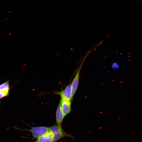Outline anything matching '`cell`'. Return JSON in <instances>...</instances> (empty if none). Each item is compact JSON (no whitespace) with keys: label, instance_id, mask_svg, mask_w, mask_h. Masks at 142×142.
I'll return each instance as SVG.
<instances>
[{"label":"cell","instance_id":"cell-1","mask_svg":"<svg viewBox=\"0 0 142 142\" xmlns=\"http://www.w3.org/2000/svg\"><path fill=\"white\" fill-rule=\"evenodd\" d=\"M50 132L52 134L54 140L58 141L63 138L68 137L75 141L74 136L67 133L62 129L61 125H55L49 127Z\"/></svg>","mask_w":142,"mask_h":142},{"label":"cell","instance_id":"cell-2","mask_svg":"<svg viewBox=\"0 0 142 142\" xmlns=\"http://www.w3.org/2000/svg\"><path fill=\"white\" fill-rule=\"evenodd\" d=\"M31 127V128L30 129H23L15 126L13 127L14 129L16 130L30 132L33 138L36 139L50 132L49 127L44 126Z\"/></svg>","mask_w":142,"mask_h":142},{"label":"cell","instance_id":"cell-3","mask_svg":"<svg viewBox=\"0 0 142 142\" xmlns=\"http://www.w3.org/2000/svg\"><path fill=\"white\" fill-rule=\"evenodd\" d=\"M96 47H97L95 46L94 47L89 50L87 52L84 57L83 59L78 68L77 70L75 76L71 84L72 89V93L73 97L74 95L76 93L78 87L79 83L80 73L83 63L85 59L89 54Z\"/></svg>","mask_w":142,"mask_h":142},{"label":"cell","instance_id":"cell-4","mask_svg":"<svg viewBox=\"0 0 142 142\" xmlns=\"http://www.w3.org/2000/svg\"><path fill=\"white\" fill-rule=\"evenodd\" d=\"M55 94L60 96L61 99L71 101L73 97L71 84L67 86L63 90L60 92H56Z\"/></svg>","mask_w":142,"mask_h":142},{"label":"cell","instance_id":"cell-5","mask_svg":"<svg viewBox=\"0 0 142 142\" xmlns=\"http://www.w3.org/2000/svg\"><path fill=\"white\" fill-rule=\"evenodd\" d=\"M9 81H7L0 84V100L9 94L10 89Z\"/></svg>","mask_w":142,"mask_h":142},{"label":"cell","instance_id":"cell-6","mask_svg":"<svg viewBox=\"0 0 142 142\" xmlns=\"http://www.w3.org/2000/svg\"><path fill=\"white\" fill-rule=\"evenodd\" d=\"M59 104L65 117L69 114L71 110V101L61 98Z\"/></svg>","mask_w":142,"mask_h":142},{"label":"cell","instance_id":"cell-7","mask_svg":"<svg viewBox=\"0 0 142 142\" xmlns=\"http://www.w3.org/2000/svg\"><path fill=\"white\" fill-rule=\"evenodd\" d=\"M36 139L34 142H56L50 132Z\"/></svg>","mask_w":142,"mask_h":142},{"label":"cell","instance_id":"cell-8","mask_svg":"<svg viewBox=\"0 0 142 142\" xmlns=\"http://www.w3.org/2000/svg\"><path fill=\"white\" fill-rule=\"evenodd\" d=\"M64 117L59 103L56 113V120L57 124L61 125Z\"/></svg>","mask_w":142,"mask_h":142},{"label":"cell","instance_id":"cell-9","mask_svg":"<svg viewBox=\"0 0 142 142\" xmlns=\"http://www.w3.org/2000/svg\"><path fill=\"white\" fill-rule=\"evenodd\" d=\"M111 67L113 69H118L119 66L118 63L115 62L112 64Z\"/></svg>","mask_w":142,"mask_h":142}]
</instances>
